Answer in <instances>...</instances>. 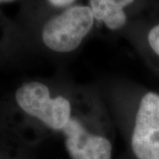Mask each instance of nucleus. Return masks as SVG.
<instances>
[{
    "label": "nucleus",
    "mask_w": 159,
    "mask_h": 159,
    "mask_svg": "<svg viewBox=\"0 0 159 159\" xmlns=\"http://www.w3.org/2000/svg\"><path fill=\"white\" fill-rule=\"evenodd\" d=\"M96 21L89 6L74 5L50 18L42 29L43 44L58 53H69L79 47Z\"/></svg>",
    "instance_id": "1"
},
{
    "label": "nucleus",
    "mask_w": 159,
    "mask_h": 159,
    "mask_svg": "<svg viewBox=\"0 0 159 159\" xmlns=\"http://www.w3.org/2000/svg\"><path fill=\"white\" fill-rule=\"evenodd\" d=\"M20 108L55 131H63L72 117V105L67 98L52 97L49 88L38 81L20 86L15 93Z\"/></svg>",
    "instance_id": "2"
},
{
    "label": "nucleus",
    "mask_w": 159,
    "mask_h": 159,
    "mask_svg": "<svg viewBox=\"0 0 159 159\" xmlns=\"http://www.w3.org/2000/svg\"><path fill=\"white\" fill-rule=\"evenodd\" d=\"M131 146L137 159H159V94L142 97L132 133Z\"/></svg>",
    "instance_id": "3"
},
{
    "label": "nucleus",
    "mask_w": 159,
    "mask_h": 159,
    "mask_svg": "<svg viewBox=\"0 0 159 159\" xmlns=\"http://www.w3.org/2000/svg\"><path fill=\"white\" fill-rule=\"evenodd\" d=\"M71 159H111L112 145L107 138L90 134L76 118L62 131Z\"/></svg>",
    "instance_id": "4"
},
{
    "label": "nucleus",
    "mask_w": 159,
    "mask_h": 159,
    "mask_svg": "<svg viewBox=\"0 0 159 159\" xmlns=\"http://www.w3.org/2000/svg\"><path fill=\"white\" fill-rule=\"evenodd\" d=\"M135 0H89L95 20L110 30L121 29L127 22L125 9Z\"/></svg>",
    "instance_id": "5"
},
{
    "label": "nucleus",
    "mask_w": 159,
    "mask_h": 159,
    "mask_svg": "<svg viewBox=\"0 0 159 159\" xmlns=\"http://www.w3.org/2000/svg\"><path fill=\"white\" fill-rule=\"evenodd\" d=\"M147 42L152 51L159 57V22L149 28L147 33Z\"/></svg>",
    "instance_id": "6"
},
{
    "label": "nucleus",
    "mask_w": 159,
    "mask_h": 159,
    "mask_svg": "<svg viewBox=\"0 0 159 159\" xmlns=\"http://www.w3.org/2000/svg\"><path fill=\"white\" fill-rule=\"evenodd\" d=\"M76 0H48L51 6L58 8H67L69 6H74Z\"/></svg>",
    "instance_id": "7"
},
{
    "label": "nucleus",
    "mask_w": 159,
    "mask_h": 159,
    "mask_svg": "<svg viewBox=\"0 0 159 159\" xmlns=\"http://www.w3.org/2000/svg\"><path fill=\"white\" fill-rule=\"evenodd\" d=\"M16 0H0V4H9V3H12Z\"/></svg>",
    "instance_id": "8"
}]
</instances>
